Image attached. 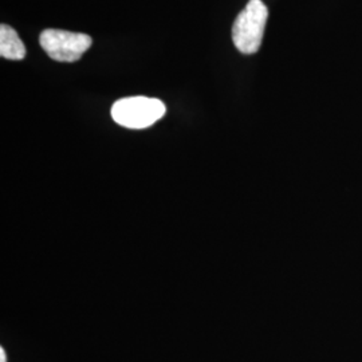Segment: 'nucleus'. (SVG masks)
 <instances>
[{
	"instance_id": "obj_2",
	"label": "nucleus",
	"mask_w": 362,
	"mask_h": 362,
	"mask_svg": "<svg viewBox=\"0 0 362 362\" xmlns=\"http://www.w3.org/2000/svg\"><path fill=\"white\" fill-rule=\"evenodd\" d=\"M167 112L163 101L143 95L118 100L112 106V117L118 125L128 129H145L161 119Z\"/></svg>"
},
{
	"instance_id": "obj_1",
	"label": "nucleus",
	"mask_w": 362,
	"mask_h": 362,
	"mask_svg": "<svg viewBox=\"0 0 362 362\" xmlns=\"http://www.w3.org/2000/svg\"><path fill=\"white\" fill-rule=\"evenodd\" d=\"M269 18V10L262 0H250L246 8L238 15L233 27L235 47L243 54L258 52Z\"/></svg>"
},
{
	"instance_id": "obj_4",
	"label": "nucleus",
	"mask_w": 362,
	"mask_h": 362,
	"mask_svg": "<svg viewBox=\"0 0 362 362\" xmlns=\"http://www.w3.org/2000/svg\"><path fill=\"white\" fill-rule=\"evenodd\" d=\"M0 55L11 61H21L26 57V47L22 39L8 25L0 26Z\"/></svg>"
},
{
	"instance_id": "obj_5",
	"label": "nucleus",
	"mask_w": 362,
	"mask_h": 362,
	"mask_svg": "<svg viewBox=\"0 0 362 362\" xmlns=\"http://www.w3.org/2000/svg\"><path fill=\"white\" fill-rule=\"evenodd\" d=\"M0 362H7V357H6V351L1 348L0 349Z\"/></svg>"
},
{
	"instance_id": "obj_3",
	"label": "nucleus",
	"mask_w": 362,
	"mask_h": 362,
	"mask_svg": "<svg viewBox=\"0 0 362 362\" xmlns=\"http://www.w3.org/2000/svg\"><path fill=\"white\" fill-rule=\"evenodd\" d=\"M39 43L45 52L58 62H76L90 49L93 39L88 34L47 28L42 31Z\"/></svg>"
}]
</instances>
